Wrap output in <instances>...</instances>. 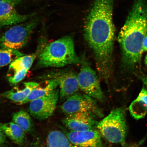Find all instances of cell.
I'll use <instances>...</instances> for the list:
<instances>
[{
  "label": "cell",
  "instance_id": "cell-1",
  "mask_svg": "<svg viewBox=\"0 0 147 147\" xmlns=\"http://www.w3.org/2000/svg\"><path fill=\"white\" fill-rule=\"evenodd\" d=\"M113 0H95L84 28V37L94 54L97 70L106 82L111 76L113 63Z\"/></svg>",
  "mask_w": 147,
  "mask_h": 147
},
{
  "label": "cell",
  "instance_id": "cell-2",
  "mask_svg": "<svg viewBox=\"0 0 147 147\" xmlns=\"http://www.w3.org/2000/svg\"><path fill=\"white\" fill-rule=\"evenodd\" d=\"M147 34V3L135 0L131 12L119 34L123 64L130 69L140 64L142 42Z\"/></svg>",
  "mask_w": 147,
  "mask_h": 147
},
{
  "label": "cell",
  "instance_id": "cell-3",
  "mask_svg": "<svg viewBox=\"0 0 147 147\" xmlns=\"http://www.w3.org/2000/svg\"><path fill=\"white\" fill-rule=\"evenodd\" d=\"M81 62L75 53L72 38L67 36L51 42L42 48L36 65L40 68L61 67Z\"/></svg>",
  "mask_w": 147,
  "mask_h": 147
},
{
  "label": "cell",
  "instance_id": "cell-4",
  "mask_svg": "<svg viewBox=\"0 0 147 147\" xmlns=\"http://www.w3.org/2000/svg\"><path fill=\"white\" fill-rule=\"evenodd\" d=\"M97 128L109 142L126 147L127 126L125 111L122 108L113 109L107 116L97 123Z\"/></svg>",
  "mask_w": 147,
  "mask_h": 147
},
{
  "label": "cell",
  "instance_id": "cell-5",
  "mask_svg": "<svg viewBox=\"0 0 147 147\" xmlns=\"http://www.w3.org/2000/svg\"><path fill=\"white\" fill-rule=\"evenodd\" d=\"M39 22V18L35 17L14 25L1 37L0 46L2 48L16 50L23 48L29 41Z\"/></svg>",
  "mask_w": 147,
  "mask_h": 147
},
{
  "label": "cell",
  "instance_id": "cell-6",
  "mask_svg": "<svg viewBox=\"0 0 147 147\" xmlns=\"http://www.w3.org/2000/svg\"><path fill=\"white\" fill-rule=\"evenodd\" d=\"M96 101L86 94L75 93L68 97L61 108L67 115L78 113H88L101 117L102 115V112Z\"/></svg>",
  "mask_w": 147,
  "mask_h": 147
},
{
  "label": "cell",
  "instance_id": "cell-7",
  "mask_svg": "<svg viewBox=\"0 0 147 147\" xmlns=\"http://www.w3.org/2000/svg\"><path fill=\"white\" fill-rule=\"evenodd\" d=\"M78 79L79 87L85 94L96 100H104L105 96L98 76L87 64L82 66Z\"/></svg>",
  "mask_w": 147,
  "mask_h": 147
},
{
  "label": "cell",
  "instance_id": "cell-8",
  "mask_svg": "<svg viewBox=\"0 0 147 147\" xmlns=\"http://www.w3.org/2000/svg\"><path fill=\"white\" fill-rule=\"evenodd\" d=\"M59 96V91L55 89L48 94L30 102L29 111L34 118L45 120L52 115L55 111Z\"/></svg>",
  "mask_w": 147,
  "mask_h": 147
},
{
  "label": "cell",
  "instance_id": "cell-9",
  "mask_svg": "<svg viewBox=\"0 0 147 147\" xmlns=\"http://www.w3.org/2000/svg\"><path fill=\"white\" fill-rule=\"evenodd\" d=\"M14 5L7 2L0 1V27L9 26L24 22L32 18L36 12L29 14L20 13Z\"/></svg>",
  "mask_w": 147,
  "mask_h": 147
},
{
  "label": "cell",
  "instance_id": "cell-10",
  "mask_svg": "<svg viewBox=\"0 0 147 147\" xmlns=\"http://www.w3.org/2000/svg\"><path fill=\"white\" fill-rule=\"evenodd\" d=\"M67 137L74 145L80 147H101L102 146L100 131L95 129L84 131H71Z\"/></svg>",
  "mask_w": 147,
  "mask_h": 147
},
{
  "label": "cell",
  "instance_id": "cell-11",
  "mask_svg": "<svg viewBox=\"0 0 147 147\" xmlns=\"http://www.w3.org/2000/svg\"><path fill=\"white\" fill-rule=\"evenodd\" d=\"M63 123L73 131H84L94 129L97 123L94 114L88 113H78L67 115L62 120Z\"/></svg>",
  "mask_w": 147,
  "mask_h": 147
},
{
  "label": "cell",
  "instance_id": "cell-12",
  "mask_svg": "<svg viewBox=\"0 0 147 147\" xmlns=\"http://www.w3.org/2000/svg\"><path fill=\"white\" fill-rule=\"evenodd\" d=\"M54 76L59 80V96L61 99L67 98L76 93L78 90V75L72 71L63 72Z\"/></svg>",
  "mask_w": 147,
  "mask_h": 147
},
{
  "label": "cell",
  "instance_id": "cell-13",
  "mask_svg": "<svg viewBox=\"0 0 147 147\" xmlns=\"http://www.w3.org/2000/svg\"><path fill=\"white\" fill-rule=\"evenodd\" d=\"M58 86L59 80L55 77L38 83V85L31 92L26 99L20 105L27 103L48 94L51 92L56 89Z\"/></svg>",
  "mask_w": 147,
  "mask_h": 147
},
{
  "label": "cell",
  "instance_id": "cell-14",
  "mask_svg": "<svg viewBox=\"0 0 147 147\" xmlns=\"http://www.w3.org/2000/svg\"><path fill=\"white\" fill-rule=\"evenodd\" d=\"M24 88L20 89L16 87L5 92L1 96L15 102L21 104L26 99L33 89L38 85V83L34 82L23 83Z\"/></svg>",
  "mask_w": 147,
  "mask_h": 147
},
{
  "label": "cell",
  "instance_id": "cell-15",
  "mask_svg": "<svg viewBox=\"0 0 147 147\" xmlns=\"http://www.w3.org/2000/svg\"><path fill=\"white\" fill-rule=\"evenodd\" d=\"M130 114L138 120L144 118L147 113V90L143 87L138 96L129 108Z\"/></svg>",
  "mask_w": 147,
  "mask_h": 147
},
{
  "label": "cell",
  "instance_id": "cell-16",
  "mask_svg": "<svg viewBox=\"0 0 147 147\" xmlns=\"http://www.w3.org/2000/svg\"><path fill=\"white\" fill-rule=\"evenodd\" d=\"M0 127L5 135L18 144H21L24 141L25 132L13 122L2 123H0Z\"/></svg>",
  "mask_w": 147,
  "mask_h": 147
},
{
  "label": "cell",
  "instance_id": "cell-17",
  "mask_svg": "<svg viewBox=\"0 0 147 147\" xmlns=\"http://www.w3.org/2000/svg\"><path fill=\"white\" fill-rule=\"evenodd\" d=\"M47 147H80L70 142L67 136L59 130L51 131L48 135ZM125 147H137L136 146Z\"/></svg>",
  "mask_w": 147,
  "mask_h": 147
},
{
  "label": "cell",
  "instance_id": "cell-18",
  "mask_svg": "<svg viewBox=\"0 0 147 147\" xmlns=\"http://www.w3.org/2000/svg\"><path fill=\"white\" fill-rule=\"evenodd\" d=\"M41 50L40 51L38 49L36 53L34 54L25 56L23 55L14 60L10 64L9 72L11 71L14 73L24 69L29 71Z\"/></svg>",
  "mask_w": 147,
  "mask_h": 147
},
{
  "label": "cell",
  "instance_id": "cell-19",
  "mask_svg": "<svg viewBox=\"0 0 147 147\" xmlns=\"http://www.w3.org/2000/svg\"><path fill=\"white\" fill-rule=\"evenodd\" d=\"M12 122L18 125L25 133L32 131L33 123L28 113L23 110L16 112L12 116Z\"/></svg>",
  "mask_w": 147,
  "mask_h": 147
},
{
  "label": "cell",
  "instance_id": "cell-20",
  "mask_svg": "<svg viewBox=\"0 0 147 147\" xmlns=\"http://www.w3.org/2000/svg\"><path fill=\"white\" fill-rule=\"evenodd\" d=\"M19 50L2 48L0 49V68L10 64L14 60L23 56Z\"/></svg>",
  "mask_w": 147,
  "mask_h": 147
},
{
  "label": "cell",
  "instance_id": "cell-21",
  "mask_svg": "<svg viewBox=\"0 0 147 147\" xmlns=\"http://www.w3.org/2000/svg\"><path fill=\"white\" fill-rule=\"evenodd\" d=\"M28 71L22 70L8 76V80L11 85L16 86L25 78Z\"/></svg>",
  "mask_w": 147,
  "mask_h": 147
},
{
  "label": "cell",
  "instance_id": "cell-22",
  "mask_svg": "<svg viewBox=\"0 0 147 147\" xmlns=\"http://www.w3.org/2000/svg\"><path fill=\"white\" fill-rule=\"evenodd\" d=\"M6 135L0 127V147L3 146L6 141Z\"/></svg>",
  "mask_w": 147,
  "mask_h": 147
},
{
  "label": "cell",
  "instance_id": "cell-23",
  "mask_svg": "<svg viewBox=\"0 0 147 147\" xmlns=\"http://www.w3.org/2000/svg\"><path fill=\"white\" fill-rule=\"evenodd\" d=\"M23 0H0V1H3L7 2L13 5L16 6V5L19 4L21 3Z\"/></svg>",
  "mask_w": 147,
  "mask_h": 147
},
{
  "label": "cell",
  "instance_id": "cell-24",
  "mask_svg": "<svg viewBox=\"0 0 147 147\" xmlns=\"http://www.w3.org/2000/svg\"><path fill=\"white\" fill-rule=\"evenodd\" d=\"M142 50L143 52L147 51V34L145 36L142 42Z\"/></svg>",
  "mask_w": 147,
  "mask_h": 147
},
{
  "label": "cell",
  "instance_id": "cell-25",
  "mask_svg": "<svg viewBox=\"0 0 147 147\" xmlns=\"http://www.w3.org/2000/svg\"><path fill=\"white\" fill-rule=\"evenodd\" d=\"M140 79L142 80L143 84H144L147 90V76L141 77Z\"/></svg>",
  "mask_w": 147,
  "mask_h": 147
},
{
  "label": "cell",
  "instance_id": "cell-26",
  "mask_svg": "<svg viewBox=\"0 0 147 147\" xmlns=\"http://www.w3.org/2000/svg\"><path fill=\"white\" fill-rule=\"evenodd\" d=\"M144 61L145 64H146V65L147 66V54L146 56V57H145Z\"/></svg>",
  "mask_w": 147,
  "mask_h": 147
}]
</instances>
